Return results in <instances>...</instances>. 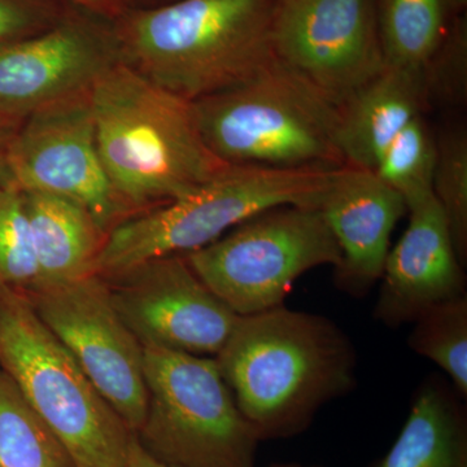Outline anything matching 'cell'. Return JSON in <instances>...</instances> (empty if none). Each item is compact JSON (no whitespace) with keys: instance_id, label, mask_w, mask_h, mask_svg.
<instances>
[{"instance_id":"6da1fadb","label":"cell","mask_w":467,"mask_h":467,"mask_svg":"<svg viewBox=\"0 0 467 467\" xmlns=\"http://www.w3.org/2000/svg\"><path fill=\"white\" fill-rule=\"evenodd\" d=\"M214 358L260 441L303 434L325 405L358 386L349 335L333 319L285 306L239 318Z\"/></svg>"},{"instance_id":"7a4b0ae2","label":"cell","mask_w":467,"mask_h":467,"mask_svg":"<svg viewBox=\"0 0 467 467\" xmlns=\"http://www.w3.org/2000/svg\"><path fill=\"white\" fill-rule=\"evenodd\" d=\"M98 150L131 216L211 180L227 164L214 156L192 101L119 63L90 92Z\"/></svg>"},{"instance_id":"3957f363","label":"cell","mask_w":467,"mask_h":467,"mask_svg":"<svg viewBox=\"0 0 467 467\" xmlns=\"http://www.w3.org/2000/svg\"><path fill=\"white\" fill-rule=\"evenodd\" d=\"M275 0H174L116 26L122 63L190 101L248 81L275 60Z\"/></svg>"},{"instance_id":"277c9868","label":"cell","mask_w":467,"mask_h":467,"mask_svg":"<svg viewBox=\"0 0 467 467\" xmlns=\"http://www.w3.org/2000/svg\"><path fill=\"white\" fill-rule=\"evenodd\" d=\"M339 168L226 165L192 192L117 223L107 234L97 275L107 278L146 261L201 250L269 209L319 208Z\"/></svg>"},{"instance_id":"5b68a950","label":"cell","mask_w":467,"mask_h":467,"mask_svg":"<svg viewBox=\"0 0 467 467\" xmlns=\"http://www.w3.org/2000/svg\"><path fill=\"white\" fill-rule=\"evenodd\" d=\"M204 142L227 165L339 168L340 104L275 58L248 81L192 101Z\"/></svg>"},{"instance_id":"8992f818","label":"cell","mask_w":467,"mask_h":467,"mask_svg":"<svg viewBox=\"0 0 467 467\" xmlns=\"http://www.w3.org/2000/svg\"><path fill=\"white\" fill-rule=\"evenodd\" d=\"M0 370L78 467H126L131 435L26 295L0 288Z\"/></svg>"},{"instance_id":"52a82bcc","label":"cell","mask_w":467,"mask_h":467,"mask_svg":"<svg viewBox=\"0 0 467 467\" xmlns=\"http://www.w3.org/2000/svg\"><path fill=\"white\" fill-rule=\"evenodd\" d=\"M147 409L138 441L177 467H257L260 441L216 358L143 347Z\"/></svg>"},{"instance_id":"ba28073f","label":"cell","mask_w":467,"mask_h":467,"mask_svg":"<svg viewBox=\"0 0 467 467\" xmlns=\"http://www.w3.org/2000/svg\"><path fill=\"white\" fill-rule=\"evenodd\" d=\"M183 256L196 275L244 317L284 306L301 275L339 265L342 252L318 208L285 205Z\"/></svg>"},{"instance_id":"9c48e42d","label":"cell","mask_w":467,"mask_h":467,"mask_svg":"<svg viewBox=\"0 0 467 467\" xmlns=\"http://www.w3.org/2000/svg\"><path fill=\"white\" fill-rule=\"evenodd\" d=\"M90 92L24 119L0 160V178L21 192L52 193L78 202L109 234L131 214L101 162Z\"/></svg>"},{"instance_id":"30bf717a","label":"cell","mask_w":467,"mask_h":467,"mask_svg":"<svg viewBox=\"0 0 467 467\" xmlns=\"http://www.w3.org/2000/svg\"><path fill=\"white\" fill-rule=\"evenodd\" d=\"M34 312L76 359L130 431L147 409L143 346L119 317L99 275L26 294Z\"/></svg>"},{"instance_id":"8fae6325","label":"cell","mask_w":467,"mask_h":467,"mask_svg":"<svg viewBox=\"0 0 467 467\" xmlns=\"http://www.w3.org/2000/svg\"><path fill=\"white\" fill-rule=\"evenodd\" d=\"M104 279L119 317L143 347L216 358L241 318L183 254L146 261Z\"/></svg>"},{"instance_id":"7c38bea8","label":"cell","mask_w":467,"mask_h":467,"mask_svg":"<svg viewBox=\"0 0 467 467\" xmlns=\"http://www.w3.org/2000/svg\"><path fill=\"white\" fill-rule=\"evenodd\" d=\"M275 57L342 104L383 72L376 0H275Z\"/></svg>"},{"instance_id":"4fadbf2b","label":"cell","mask_w":467,"mask_h":467,"mask_svg":"<svg viewBox=\"0 0 467 467\" xmlns=\"http://www.w3.org/2000/svg\"><path fill=\"white\" fill-rule=\"evenodd\" d=\"M122 63L116 27L97 17H60L0 46V115L23 122L36 110L90 92Z\"/></svg>"},{"instance_id":"5bb4252c","label":"cell","mask_w":467,"mask_h":467,"mask_svg":"<svg viewBox=\"0 0 467 467\" xmlns=\"http://www.w3.org/2000/svg\"><path fill=\"white\" fill-rule=\"evenodd\" d=\"M407 230L380 276L374 318L389 328L411 325L436 304L467 295L466 267L435 198L408 212Z\"/></svg>"},{"instance_id":"9a60e30c","label":"cell","mask_w":467,"mask_h":467,"mask_svg":"<svg viewBox=\"0 0 467 467\" xmlns=\"http://www.w3.org/2000/svg\"><path fill=\"white\" fill-rule=\"evenodd\" d=\"M318 209L342 252L335 287L355 299L367 296L382 276L393 229L408 213L404 199L373 171L344 165Z\"/></svg>"},{"instance_id":"2e32d148","label":"cell","mask_w":467,"mask_h":467,"mask_svg":"<svg viewBox=\"0 0 467 467\" xmlns=\"http://www.w3.org/2000/svg\"><path fill=\"white\" fill-rule=\"evenodd\" d=\"M427 103L422 67H386L340 104L337 147L344 164L374 171L384 150Z\"/></svg>"},{"instance_id":"e0dca14e","label":"cell","mask_w":467,"mask_h":467,"mask_svg":"<svg viewBox=\"0 0 467 467\" xmlns=\"http://www.w3.org/2000/svg\"><path fill=\"white\" fill-rule=\"evenodd\" d=\"M447 377L427 376L400 434L371 467H467L465 404Z\"/></svg>"},{"instance_id":"ac0fdd59","label":"cell","mask_w":467,"mask_h":467,"mask_svg":"<svg viewBox=\"0 0 467 467\" xmlns=\"http://www.w3.org/2000/svg\"><path fill=\"white\" fill-rule=\"evenodd\" d=\"M23 195L38 267L34 288L69 284L97 275L107 233L91 212L52 193Z\"/></svg>"},{"instance_id":"d6986e66","label":"cell","mask_w":467,"mask_h":467,"mask_svg":"<svg viewBox=\"0 0 467 467\" xmlns=\"http://www.w3.org/2000/svg\"><path fill=\"white\" fill-rule=\"evenodd\" d=\"M451 0H376L386 67H420L447 33Z\"/></svg>"},{"instance_id":"ffe728a7","label":"cell","mask_w":467,"mask_h":467,"mask_svg":"<svg viewBox=\"0 0 467 467\" xmlns=\"http://www.w3.org/2000/svg\"><path fill=\"white\" fill-rule=\"evenodd\" d=\"M0 467H78L57 434L0 370Z\"/></svg>"},{"instance_id":"44dd1931","label":"cell","mask_w":467,"mask_h":467,"mask_svg":"<svg viewBox=\"0 0 467 467\" xmlns=\"http://www.w3.org/2000/svg\"><path fill=\"white\" fill-rule=\"evenodd\" d=\"M436 159V135L420 115L393 138L373 171L404 199L409 212L434 198Z\"/></svg>"},{"instance_id":"7402d4cb","label":"cell","mask_w":467,"mask_h":467,"mask_svg":"<svg viewBox=\"0 0 467 467\" xmlns=\"http://www.w3.org/2000/svg\"><path fill=\"white\" fill-rule=\"evenodd\" d=\"M409 348L434 362L467 399V295L436 304L411 324Z\"/></svg>"},{"instance_id":"603a6c76","label":"cell","mask_w":467,"mask_h":467,"mask_svg":"<svg viewBox=\"0 0 467 467\" xmlns=\"http://www.w3.org/2000/svg\"><path fill=\"white\" fill-rule=\"evenodd\" d=\"M432 192L441 205L451 242L461 263L467 267V130L463 125L448 126L436 137Z\"/></svg>"},{"instance_id":"cb8c5ba5","label":"cell","mask_w":467,"mask_h":467,"mask_svg":"<svg viewBox=\"0 0 467 467\" xmlns=\"http://www.w3.org/2000/svg\"><path fill=\"white\" fill-rule=\"evenodd\" d=\"M36 281L38 267L23 192L0 178V288L26 295Z\"/></svg>"},{"instance_id":"d4e9b609","label":"cell","mask_w":467,"mask_h":467,"mask_svg":"<svg viewBox=\"0 0 467 467\" xmlns=\"http://www.w3.org/2000/svg\"><path fill=\"white\" fill-rule=\"evenodd\" d=\"M427 103L441 107L465 106L467 101L466 24L459 21L445 33L434 54L422 66Z\"/></svg>"},{"instance_id":"484cf974","label":"cell","mask_w":467,"mask_h":467,"mask_svg":"<svg viewBox=\"0 0 467 467\" xmlns=\"http://www.w3.org/2000/svg\"><path fill=\"white\" fill-rule=\"evenodd\" d=\"M58 18L52 0H0V46L42 32Z\"/></svg>"},{"instance_id":"4316f807","label":"cell","mask_w":467,"mask_h":467,"mask_svg":"<svg viewBox=\"0 0 467 467\" xmlns=\"http://www.w3.org/2000/svg\"><path fill=\"white\" fill-rule=\"evenodd\" d=\"M126 467H177L162 462L149 451L144 450L140 442L138 441L134 432L131 435L130 445H129L128 460H126Z\"/></svg>"},{"instance_id":"83f0119b","label":"cell","mask_w":467,"mask_h":467,"mask_svg":"<svg viewBox=\"0 0 467 467\" xmlns=\"http://www.w3.org/2000/svg\"><path fill=\"white\" fill-rule=\"evenodd\" d=\"M21 122L16 121V119L0 115V160H2L9 140H12Z\"/></svg>"},{"instance_id":"f1b7e54d","label":"cell","mask_w":467,"mask_h":467,"mask_svg":"<svg viewBox=\"0 0 467 467\" xmlns=\"http://www.w3.org/2000/svg\"><path fill=\"white\" fill-rule=\"evenodd\" d=\"M72 2L78 3V5H84L85 8L97 11V9L109 7L116 0H72Z\"/></svg>"},{"instance_id":"f546056e","label":"cell","mask_w":467,"mask_h":467,"mask_svg":"<svg viewBox=\"0 0 467 467\" xmlns=\"http://www.w3.org/2000/svg\"><path fill=\"white\" fill-rule=\"evenodd\" d=\"M267 467H324V466L306 465V463H300V462H276V463H272V465H269Z\"/></svg>"}]
</instances>
